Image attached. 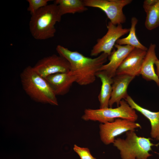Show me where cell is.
<instances>
[{"mask_svg": "<svg viewBox=\"0 0 159 159\" xmlns=\"http://www.w3.org/2000/svg\"><path fill=\"white\" fill-rule=\"evenodd\" d=\"M33 67L38 74L44 78L55 74L68 73L70 69L69 62L61 56L55 54L39 60Z\"/></svg>", "mask_w": 159, "mask_h": 159, "instance_id": "cell-9", "label": "cell"}, {"mask_svg": "<svg viewBox=\"0 0 159 159\" xmlns=\"http://www.w3.org/2000/svg\"><path fill=\"white\" fill-rule=\"evenodd\" d=\"M141 128L140 124L135 122L125 119H116L113 122L100 125V139L105 145L113 143L117 136L128 131Z\"/></svg>", "mask_w": 159, "mask_h": 159, "instance_id": "cell-8", "label": "cell"}, {"mask_svg": "<svg viewBox=\"0 0 159 159\" xmlns=\"http://www.w3.org/2000/svg\"><path fill=\"white\" fill-rule=\"evenodd\" d=\"M124 100L132 108L140 112L149 120L151 127L150 136L153 138L159 140V111L152 112L142 107L129 95Z\"/></svg>", "mask_w": 159, "mask_h": 159, "instance_id": "cell-15", "label": "cell"}, {"mask_svg": "<svg viewBox=\"0 0 159 159\" xmlns=\"http://www.w3.org/2000/svg\"><path fill=\"white\" fill-rule=\"evenodd\" d=\"M143 7L146 14L145 25L149 30L159 26V0H145Z\"/></svg>", "mask_w": 159, "mask_h": 159, "instance_id": "cell-16", "label": "cell"}, {"mask_svg": "<svg viewBox=\"0 0 159 159\" xmlns=\"http://www.w3.org/2000/svg\"><path fill=\"white\" fill-rule=\"evenodd\" d=\"M56 49L59 55L69 62L70 66L69 72L74 77L75 82L80 85H90L95 81L96 74L109 57L107 54L103 53L97 57L92 58L61 45H58Z\"/></svg>", "mask_w": 159, "mask_h": 159, "instance_id": "cell-1", "label": "cell"}, {"mask_svg": "<svg viewBox=\"0 0 159 159\" xmlns=\"http://www.w3.org/2000/svg\"><path fill=\"white\" fill-rule=\"evenodd\" d=\"M96 76L100 79L102 83L101 90L98 96L100 108H108L112 95L113 78L109 77L106 72L103 71L98 72Z\"/></svg>", "mask_w": 159, "mask_h": 159, "instance_id": "cell-17", "label": "cell"}, {"mask_svg": "<svg viewBox=\"0 0 159 159\" xmlns=\"http://www.w3.org/2000/svg\"><path fill=\"white\" fill-rule=\"evenodd\" d=\"M50 0H27L29 6L27 10L32 15L34 14L40 9L44 7L48 4Z\"/></svg>", "mask_w": 159, "mask_h": 159, "instance_id": "cell-20", "label": "cell"}, {"mask_svg": "<svg viewBox=\"0 0 159 159\" xmlns=\"http://www.w3.org/2000/svg\"><path fill=\"white\" fill-rule=\"evenodd\" d=\"M116 50H114L108 57L109 62L104 64L100 71H105L110 77L113 78L115 75L116 71L122 62L135 48L128 45H115Z\"/></svg>", "mask_w": 159, "mask_h": 159, "instance_id": "cell-11", "label": "cell"}, {"mask_svg": "<svg viewBox=\"0 0 159 159\" xmlns=\"http://www.w3.org/2000/svg\"><path fill=\"white\" fill-rule=\"evenodd\" d=\"M147 52L135 48L118 67L116 75H126L134 77L140 75L142 64Z\"/></svg>", "mask_w": 159, "mask_h": 159, "instance_id": "cell-10", "label": "cell"}, {"mask_svg": "<svg viewBox=\"0 0 159 159\" xmlns=\"http://www.w3.org/2000/svg\"><path fill=\"white\" fill-rule=\"evenodd\" d=\"M125 139H115L113 145L120 151L122 159H148L152 155L149 153L151 147L155 145L150 138L138 136L135 130L126 132Z\"/></svg>", "mask_w": 159, "mask_h": 159, "instance_id": "cell-4", "label": "cell"}, {"mask_svg": "<svg viewBox=\"0 0 159 159\" xmlns=\"http://www.w3.org/2000/svg\"><path fill=\"white\" fill-rule=\"evenodd\" d=\"M107 31L101 38L98 39L90 52L91 56H97L101 53L110 55L114 46L122 36L129 32L130 29L123 28L122 24L115 25L110 21L107 25Z\"/></svg>", "mask_w": 159, "mask_h": 159, "instance_id": "cell-7", "label": "cell"}, {"mask_svg": "<svg viewBox=\"0 0 159 159\" xmlns=\"http://www.w3.org/2000/svg\"><path fill=\"white\" fill-rule=\"evenodd\" d=\"M86 7L96 8L103 11L110 22L115 25L125 23L126 17L123 9L130 4L132 0H84Z\"/></svg>", "mask_w": 159, "mask_h": 159, "instance_id": "cell-6", "label": "cell"}, {"mask_svg": "<svg viewBox=\"0 0 159 159\" xmlns=\"http://www.w3.org/2000/svg\"><path fill=\"white\" fill-rule=\"evenodd\" d=\"M159 145V142L157 144L155 145V146H158Z\"/></svg>", "mask_w": 159, "mask_h": 159, "instance_id": "cell-23", "label": "cell"}, {"mask_svg": "<svg viewBox=\"0 0 159 159\" xmlns=\"http://www.w3.org/2000/svg\"><path fill=\"white\" fill-rule=\"evenodd\" d=\"M135 77L126 75H116L112 78V91L109 102L110 107H112L115 103L119 106L121 101L127 97L128 86Z\"/></svg>", "mask_w": 159, "mask_h": 159, "instance_id": "cell-12", "label": "cell"}, {"mask_svg": "<svg viewBox=\"0 0 159 159\" xmlns=\"http://www.w3.org/2000/svg\"><path fill=\"white\" fill-rule=\"evenodd\" d=\"M20 77L23 89L32 100L42 103L58 105L56 95L50 85L33 67L29 66L25 67Z\"/></svg>", "mask_w": 159, "mask_h": 159, "instance_id": "cell-2", "label": "cell"}, {"mask_svg": "<svg viewBox=\"0 0 159 159\" xmlns=\"http://www.w3.org/2000/svg\"><path fill=\"white\" fill-rule=\"evenodd\" d=\"M82 118L85 121H97L101 123L113 121L115 119H125L135 122L138 116L135 110L132 108L124 100L120 102L119 106L97 109H86Z\"/></svg>", "mask_w": 159, "mask_h": 159, "instance_id": "cell-5", "label": "cell"}, {"mask_svg": "<svg viewBox=\"0 0 159 159\" xmlns=\"http://www.w3.org/2000/svg\"><path fill=\"white\" fill-rule=\"evenodd\" d=\"M156 47L155 44H150L144 59L140 74L147 81H154L159 87V79L154 68L155 62L158 59L155 53Z\"/></svg>", "mask_w": 159, "mask_h": 159, "instance_id": "cell-14", "label": "cell"}, {"mask_svg": "<svg viewBox=\"0 0 159 159\" xmlns=\"http://www.w3.org/2000/svg\"><path fill=\"white\" fill-rule=\"evenodd\" d=\"M54 3L57 5L62 16L67 14L82 12L87 10L83 0H56Z\"/></svg>", "mask_w": 159, "mask_h": 159, "instance_id": "cell-18", "label": "cell"}, {"mask_svg": "<svg viewBox=\"0 0 159 159\" xmlns=\"http://www.w3.org/2000/svg\"><path fill=\"white\" fill-rule=\"evenodd\" d=\"M57 5L54 3L43 7L31 15L29 28L35 39L43 40L53 37L56 32L55 25L61 19Z\"/></svg>", "mask_w": 159, "mask_h": 159, "instance_id": "cell-3", "label": "cell"}, {"mask_svg": "<svg viewBox=\"0 0 159 159\" xmlns=\"http://www.w3.org/2000/svg\"><path fill=\"white\" fill-rule=\"evenodd\" d=\"M44 78L56 96L67 94L73 84L75 82L74 77L69 72L55 74Z\"/></svg>", "mask_w": 159, "mask_h": 159, "instance_id": "cell-13", "label": "cell"}, {"mask_svg": "<svg viewBox=\"0 0 159 159\" xmlns=\"http://www.w3.org/2000/svg\"><path fill=\"white\" fill-rule=\"evenodd\" d=\"M138 21V19L135 17L131 18V25L129 34L125 37L118 39L116 44L121 45H130L135 48L147 51L148 48L140 42L136 35V26Z\"/></svg>", "mask_w": 159, "mask_h": 159, "instance_id": "cell-19", "label": "cell"}, {"mask_svg": "<svg viewBox=\"0 0 159 159\" xmlns=\"http://www.w3.org/2000/svg\"><path fill=\"white\" fill-rule=\"evenodd\" d=\"M73 150L78 155L81 159H96L92 155L87 148L81 147L75 144Z\"/></svg>", "mask_w": 159, "mask_h": 159, "instance_id": "cell-21", "label": "cell"}, {"mask_svg": "<svg viewBox=\"0 0 159 159\" xmlns=\"http://www.w3.org/2000/svg\"><path fill=\"white\" fill-rule=\"evenodd\" d=\"M155 64L156 66V74L159 79V60L158 59L155 62Z\"/></svg>", "mask_w": 159, "mask_h": 159, "instance_id": "cell-22", "label": "cell"}]
</instances>
